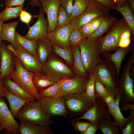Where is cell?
Returning a JSON list of instances; mask_svg holds the SVG:
<instances>
[{
    "label": "cell",
    "mask_w": 134,
    "mask_h": 134,
    "mask_svg": "<svg viewBox=\"0 0 134 134\" xmlns=\"http://www.w3.org/2000/svg\"><path fill=\"white\" fill-rule=\"evenodd\" d=\"M92 73L111 94L115 96L120 94L116 68L112 62L100 59Z\"/></svg>",
    "instance_id": "obj_1"
},
{
    "label": "cell",
    "mask_w": 134,
    "mask_h": 134,
    "mask_svg": "<svg viewBox=\"0 0 134 134\" xmlns=\"http://www.w3.org/2000/svg\"><path fill=\"white\" fill-rule=\"evenodd\" d=\"M35 100L26 103L16 117L19 121L27 120L38 125L50 127L54 124L53 121L43 109L39 100Z\"/></svg>",
    "instance_id": "obj_2"
},
{
    "label": "cell",
    "mask_w": 134,
    "mask_h": 134,
    "mask_svg": "<svg viewBox=\"0 0 134 134\" xmlns=\"http://www.w3.org/2000/svg\"><path fill=\"white\" fill-rule=\"evenodd\" d=\"M80 57L85 69L89 75L93 72L101 59V53L96 40L85 38L79 45Z\"/></svg>",
    "instance_id": "obj_3"
},
{
    "label": "cell",
    "mask_w": 134,
    "mask_h": 134,
    "mask_svg": "<svg viewBox=\"0 0 134 134\" xmlns=\"http://www.w3.org/2000/svg\"><path fill=\"white\" fill-rule=\"evenodd\" d=\"M15 63V68L8 76L27 93L39 100L40 98L39 92L35 88L32 81L34 73L24 68L16 57Z\"/></svg>",
    "instance_id": "obj_4"
},
{
    "label": "cell",
    "mask_w": 134,
    "mask_h": 134,
    "mask_svg": "<svg viewBox=\"0 0 134 134\" xmlns=\"http://www.w3.org/2000/svg\"><path fill=\"white\" fill-rule=\"evenodd\" d=\"M127 25L124 18H121L115 22L105 35L96 39L101 53H110L115 51L118 48L120 36Z\"/></svg>",
    "instance_id": "obj_5"
},
{
    "label": "cell",
    "mask_w": 134,
    "mask_h": 134,
    "mask_svg": "<svg viewBox=\"0 0 134 134\" xmlns=\"http://www.w3.org/2000/svg\"><path fill=\"white\" fill-rule=\"evenodd\" d=\"M42 70L54 83L71 78L73 75L71 69L52 53L42 65Z\"/></svg>",
    "instance_id": "obj_6"
},
{
    "label": "cell",
    "mask_w": 134,
    "mask_h": 134,
    "mask_svg": "<svg viewBox=\"0 0 134 134\" xmlns=\"http://www.w3.org/2000/svg\"><path fill=\"white\" fill-rule=\"evenodd\" d=\"M89 0L88 5L84 11L71 20L70 24L72 28L79 29L98 16L106 17L110 16V9L96 0Z\"/></svg>",
    "instance_id": "obj_7"
},
{
    "label": "cell",
    "mask_w": 134,
    "mask_h": 134,
    "mask_svg": "<svg viewBox=\"0 0 134 134\" xmlns=\"http://www.w3.org/2000/svg\"><path fill=\"white\" fill-rule=\"evenodd\" d=\"M133 62L127 61L123 67L120 76L118 79L121 98V106L126 104H134V81L130 77L129 70Z\"/></svg>",
    "instance_id": "obj_8"
},
{
    "label": "cell",
    "mask_w": 134,
    "mask_h": 134,
    "mask_svg": "<svg viewBox=\"0 0 134 134\" xmlns=\"http://www.w3.org/2000/svg\"><path fill=\"white\" fill-rule=\"evenodd\" d=\"M64 97L68 114L72 116L82 115L95 103L85 92L68 95Z\"/></svg>",
    "instance_id": "obj_9"
},
{
    "label": "cell",
    "mask_w": 134,
    "mask_h": 134,
    "mask_svg": "<svg viewBox=\"0 0 134 134\" xmlns=\"http://www.w3.org/2000/svg\"><path fill=\"white\" fill-rule=\"evenodd\" d=\"M41 106L50 117L58 116L65 117L68 114L64 96H52L40 98Z\"/></svg>",
    "instance_id": "obj_10"
},
{
    "label": "cell",
    "mask_w": 134,
    "mask_h": 134,
    "mask_svg": "<svg viewBox=\"0 0 134 134\" xmlns=\"http://www.w3.org/2000/svg\"><path fill=\"white\" fill-rule=\"evenodd\" d=\"M105 103L100 97L96 99L94 105L85 113L79 117L70 120L67 123L80 120H86L91 123L99 125L101 122L109 115Z\"/></svg>",
    "instance_id": "obj_11"
},
{
    "label": "cell",
    "mask_w": 134,
    "mask_h": 134,
    "mask_svg": "<svg viewBox=\"0 0 134 134\" xmlns=\"http://www.w3.org/2000/svg\"><path fill=\"white\" fill-rule=\"evenodd\" d=\"M19 123L12 115L4 97H0V127L7 134H19Z\"/></svg>",
    "instance_id": "obj_12"
},
{
    "label": "cell",
    "mask_w": 134,
    "mask_h": 134,
    "mask_svg": "<svg viewBox=\"0 0 134 134\" xmlns=\"http://www.w3.org/2000/svg\"><path fill=\"white\" fill-rule=\"evenodd\" d=\"M88 76L76 75L73 77L66 79L63 82L59 93L54 96H64L70 94L85 92Z\"/></svg>",
    "instance_id": "obj_13"
},
{
    "label": "cell",
    "mask_w": 134,
    "mask_h": 134,
    "mask_svg": "<svg viewBox=\"0 0 134 134\" xmlns=\"http://www.w3.org/2000/svg\"><path fill=\"white\" fill-rule=\"evenodd\" d=\"M33 17H37V20L32 26H29L28 32L24 37L28 39L36 41L46 37L49 32L48 22L41 7L38 14Z\"/></svg>",
    "instance_id": "obj_14"
},
{
    "label": "cell",
    "mask_w": 134,
    "mask_h": 134,
    "mask_svg": "<svg viewBox=\"0 0 134 134\" xmlns=\"http://www.w3.org/2000/svg\"><path fill=\"white\" fill-rule=\"evenodd\" d=\"M14 48L17 53L16 57L24 68L33 73L42 72V65L36 57L19 44Z\"/></svg>",
    "instance_id": "obj_15"
},
{
    "label": "cell",
    "mask_w": 134,
    "mask_h": 134,
    "mask_svg": "<svg viewBox=\"0 0 134 134\" xmlns=\"http://www.w3.org/2000/svg\"><path fill=\"white\" fill-rule=\"evenodd\" d=\"M72 28L70 24L58 29L48 32L47 38L53 44L71 51L69 43V36Z\"/></svg>",
    "instance_id": "obj_16"
},
{
    "label": "cell",
    "mask_w": 134,
    "mask_h": 134,
    "mask_svg": "<svg viewBox=\"0 0 134 134\" xmlns=\"http://www.w3.org/2000/svg\"><path fill=\"white\" fill-rule=\"evenodd\" d=\"M1 54L0 78L8 76L15 68L16 56L7 46L5 42L0 44Z\"/></svg>",
    "instance_id": "obj_17"
},
{
    "label": "cell",
    "mask_w": 134,
    "mask_h": 134,
    "mask_svg": "<svg viewBox=\"0 0 134 134\" xmlns=\"http://www.w3.org/2000/svg\"><path fill=\"white\" fill-rule=\"evenodd\" d=\"M41 7L47 16L49 32L56 28L58 12L61 6L60 0H40Z\"/></svg>",
    "instance_id": "obj_18"
},
{
    "label": "cell",
    "mask_w": 134,
    "mask_h": 134,
    "mask_svg": "<svg viewBox=\"0 0 134 134\" xmlns=\"http://www.w3.org/2000/svg\"><path fill=\"white\" fill-rule=\"evenodd\" d=\"M133 45L131 43L127 47H119L113 53H110L102 54L103 57L105 59L112 62L115 66L118 79L122 61L125 58L127 55L133 50Z\"/></svg>",
    "instance_id": "obj_19"
},
{
    "label": "cell",
    "mask_w": 134,
    "mask_h": 134,
    "mask_svg": "<svg viewBox=\"0 0 134 134\" xmlns=\"http://www.w3.org/2000/svg\"><path fill=\"white\" fill-rule=\"evenodd\" d=\"M18 128L19 134H53V132L50 127L38 125L29 121H20Z\"/></svg>",
    "instance_id": "obj_20"
},
{
    "label": "cell",
    "mask_w": 134,
    "mask_h": 134,
    "mask_svg": "<svg viewBox=\"0 0 134 134\" xmlns=\"http://www.w3.org/2000/svg\"><path fill=\"white\" fill-rule=\"evenodd\" d=\"M37 41V57L42 65L53 52V44L47 37L39 39Z\"/></svg>",
    "instance_id": "obj_21"
},
{
    "label": "cell",
    "mask_w": 134,
    "mask_h": 134,
    "mask_svg": "<svg viewBox=\"0 0 134 134\" xmlns=\"http://www.w3.org/2000/svg\"><path fill=\"white\" fill-rule=\"evenodd\" d=\"M3 97L5 98L8 103L10 110L13 116L16 117L19 111L27 102L31 101L23 99L14 95L6 89Z\"/></svg>",
    "instance_id": "obj_22"
},
{
    "label": "cell",
    "mask_w": 134,
    "mask_h": 134,
    "mask_svg": "<svg viewBox=\"0 0 134 134\" xmlns=\"http://www.w3.org/2000/svg\"><path fill=\"white\" fill-rule=\"evenodd\" d=\"M3 79L6 89L14 95L24 100H34L35 99L14 82L8 76Z\"/></svg>",
    "instance_id": "obj_23"
},
{
    "label": "cell",
    "mask_w": 134,
    "mask_h": 134,
    "mask_svg": "<svg viewBox=\"0 0 134 134\" xmlns=\"http://www.w3.org/2000/svg\"><path fill=\"white\" fill-rule=\"evenodd\" d=\"M18 24V21H17L3 24L1 39L9 42L14 47H16L18 45L14 38L16 28Z\"/></svg>",
    "instance_id": "obj_24"
},
{
    "label": "cell",
    "mask_w": 134,
    "mask_h": 134,
    "mask_svg": "<svg viewBox=\"0 0 134 134\" xmlns=\"http://www.w3.org/2000/svg\"><path fill=\"white\" fill-rule=\"evenodd\" d=\"M73 57V69L76 75L86 76V73L83 66L80 54L79 45L70 47Z\"/></svg>",
    "instance_id": "obj_25"
},
{
    "label": "cell",
    "mask_w": 134,
    "mask_h": 134,
    "mask_svg": "<svg viewBox=\"0 0 134 134\" xmlns=\"http://www.w3.org/2000/svg\"><path fill=\"white\" fill-rule=\"evenodd\" d=\"M114 9L119 12L123 16L130 29L133 40L134 37V16L127 1L121 6H116Z\"/></svg>",
    "instance_id": "obj_26"
},
{
    "label": "cell",
    "mask_w": 134,
    "mask_h": 134,
    "mask_svg": "<svg viewBox=\"0 0 134 134\" xmlns=\"http://www.w3.org/2000/svg\"><path fill=\"white\" fill-rule=\"evenodd\" d=\"M98 126V130L103 134H122L121 128L114 121H112L109 115Z\"/></svg>",
    "instance_id": "obj_27"
},
{
    "label": "cell",
    "mask_w": 134,
    "mask_h": 134,
    "mask_svg": "<svg viewBox=\"0 0 134 134\" xmlns=\"http://www.w3.org/2000/svg\"><path fill=\"white\" fill-rule=\"evenodd\" d=\"M14 38L17 43L21 45L37 58V41L27 39L24 36L20 34L16 30Z\"/></svg>",
    "instance_id": "obj_28"
},
{
    "label": "cell",
    "mask_w": 134,
    "mask_h": 134,
    "mask_svg": "<svg viewBox=\"0 0 134 134\" xmlns=\"http://www.w3.org/2000/svg\"><path fill=\"white\" fill-rule=\"evenodd\" d=\"M32 81L35 88L38 92L55 83L46 75L41 72L34 73Z\"/></svg>",
    "instance_id": "obj_29"
},
{
    "label": "cell",
    "mask_w": 134,
    "mask_h": 134,
    "mask_svg": "<svg viewBox=\"0 0 134 134\" xmlns=\"http://www.w3.org/2000/svg\"><path fill=\"white\" fill-rule=\"evenodd\" d=\"M118 20L116 17L113 16L105 17L99 28L90 36L88 37L96 40L101 37L111 28L115 22Z\"/></svg>",
    "instance_id": "obj_30"
},
{
    "label": "cell",
    "mask_w": 134,
    "mask_h": 134,
    "mask_svg": "<svg viewBox=\"0 0 134 134\" xmlns=\"http://www.w3.org/2000/svg\"><path fill=\"white\" fill-rule=\"evenodd\" d=\"M100 97L105 103L107 108V110L109 115L113 118L114 122L121 128H122V124L118 117L117 113L115 102V96L111 94L106 97Z\"/></svg>",
    "instance_id": "obj_31"
},
{
    "label": "cell",
    "mask_w": 134,
    "mask_h": 134,
    "mask_svg": "<svg viewBox=\"0 0 134 134\" xmlns=\"http://www.w3.org/2000/svg\"><path fill=\"white\" fill-rule=\"evenodd\" d=\"M23 7V5L15 7L6 6L0 13V21L3 22L11 19L17 18Z\"/></svg>",
    "instance_id": "obj_32"
},
{
    "label": "cell",
    "mask_w": 134,
    "mask_h": 134,
    "mask_svg": "<svg viewBox=\"0 0 134 134\" xmlns=\"http://www.w3.org/2000/svg\"><path fill=\"white\" fill-rule=\"evenodd\" d=\"M89 0H74L70 15L71 20L82 13L88 7Z\"/></svg>",
    "instance_id": "obj_33"
},
{
    "label": "cell",
    "mask_w": 134,
    "mask_h": 134,
    "mask_svg": "<svg viewBox=\"0 0 134 134\" xmlns=\"http://www.w3.org/2000/svg\"><path fill=\"white\" fill-rule=\"evenodd\" d=\"M66 79L62 80L39 92L40 98L54 96L57 95L60 92L62 84Z\"/></svg>",
    "instance_id": "obj_34"
},
{
    "label": "cell",
    "mask_w": 134,
    "mask_h": 134,
    "mask_svg": "<svg viewBox=\"0 0 134 134\" xmlns=\"http://www.w3.org/2000/svg\"><path fill=\"white\" fill-rule=\"evenodd\" d=\"M52 52L64 59L68 65H73V57L71 51L61 48L53 44Z\"/></svg>",
    "instance_id": "obj_35"
},
{
    "label": "cell",
    "mask_w": 134,
    "mask_h": 134,
    "mask_svg": "<svg viewBox=\"0 0 134 134\" xmlns=\"http://www.w3.org/2000/svg\"><path fill=\"white\" fill-rule=\"evenodd\" d=\"M96 77L94 73L90 72L89 74V79L87 83L85 93L95 103L97 97L95 92V84Z\"/></svg>",
    "instance_id": "obj_36"
},
{
    "label": "cell",
    "mask_w": 134,
    "mask_h": 134,
    "mask_svg": "<svg viewBox=\"0 0 134 134\" xmlns=\"http://www.w3.org/2000/svg\"><path fill=\"white\" fill-rule=\"evenodd\" d=\"M70 16L65 9L60 6L58 14L56 27L55 29L63 27L70 23Z\"/></svg>",
    "instance_id": "obj_37"
},
{
    "label": "cell",
    "mask_w": 134,
    "mask_h": 134,
    "mask_svg": "<svg viewBox=\"0 0 134 134\" xmlns=\"http://www.w3.org/2000/svg\"><path fill=\"white\" fill-rule=\"evenodd\" d=\"M85 38L79 29L72 28L69 37V45L70 47L79 45Z\"/></svg>",
    "instance_id": "obj_38"
},
{
    "label": "cell",
    "mask_w": 134,
    "mask_h": 134,
    "mask_svg": "<svg viewBox=\"0 0 134 134\" xmlns=\"http://www.w3.org/2000/svg\"><path fill=\"white\" fill-rule=\"evenodd\" d=\"M124 127L121 128L122 134H134V110H131Z\"/></svg>",
    "instance_id": "obj_39"
},
{
    "label": "cell",
    "mask_w": 134,
    "mask_h": 134,
    "mask_svg": "<svg viewBox=\"0 0 134 134\" xmlns=\"http://www.w3.org/2000/svg\"><path fill=\"white\" fill-rule=\"evenodd\" d=\"M95 92L97 97H106L111 94L104 85L96 78L95 81Z\"/></svg>",
    "instance_id": "obj_40"
},
{
    "label": "cell",
    "mask_w": 134,
    "mask_h": 134,
    "mask_svg": "<svg viewBox=\"0 0 134 134\" xmlns=\"http://www.w3.org/2000/svg\"><path fill=\"white\" fill-rule=\"evenodd\" d=\"M120 94L116 95L115 96V102L117 115L122 124V128H123L125 126L126 122L128 119V117H125L121 113L120 107Z\"/></svg>",
    "instance_id": "obj_41"
},
{
    "label": "cell",
    "mask_w": 134,
    "mask_h": 134,
    "mask_svg": "<svg viewBox=\"0 0 134 134\" xmlns=\"http://www.w3.org/2000/svg\"><path fill=\"white\" fill-rule=\"evenodd\" d=\"M70 123L74 129L81 134L86 130L91 124L88 121L80 122L78 120L72 121Z\"/></svg>",
    "instance_id": "obj_42"
},
{
    "label": "cell",
    "mask_w": 134,
    "mask_h": 134,
    "mask_svg": "<svg viewBox=\"0 0 134 134\" xmlns=\"http://www.w3.org/2000/svg\"><path fill=\"white\" fill-rule=\"evenodd\" d=\"M105 17L99 16L93 19L91 25L90 36L99 28Z\"/></svg>",
    "instance_id": "obj_43"
},
{
    "label": "cell",
    "mask_w": 134,
    "mask_h": 134,
    "mask_svg": "<svg viewBox=\"0 0 134 134\" xmlns=\"http://www.w3.org/2000/svg\"><path fill=\"white\" fill-rule=\"evenodd\" d=\"M21 21L26 24L29 27L30 23L33 17L30 13L22 9L19 15Z\"/></svg>",
    "instance_id": "obj_44"
},
{
    "label": "cell",
    "mask_w": 134,
    "mask_h": 134,
    "mask_svg": "<svg viewBox=\"0 0 134 134\" xmlns=\"http://www.w3.org/2000/svg\"><path fill=\"white\" fill-rule=\"evenodd\" d=\"M74 0H60V4L70 16L72 10Z\"/></svg>",
    "instance_id": "obj_45"
},
{
    "label": "cell",
    "mask_w": 134,
    "mask_h": 134,
    "mask_svg": "<svg viewBox=\"0 0 134 134\" xmlns=\"http://www.w3.org/2000/svg\"><path fill=\"white\" fill-rule=\"evenodd\" d=\"M93 20L83 25L79 28L82 34L85 38L88 37L90 36L91 25Z\"/></svg>",
    "instance_id": "obj_46"
},
{
    "label": "cell",
    "mask_w": 134,
    "mask_h": 134,
    "mask_svg": "<svg viewBox=\"0 0 134 134\" xmlns=\"http://www.w3.org/2000/svg\"><path fill=\"white\" fill-rule=\"evenodd\" d=\"M26 0H5L4 4L6 6L13 7L23 5ZM30 1V0H28Z\"/></svg>",
    "instance_id": "obj_47"
},
{
    "label": "cell",
    "mask_w": 134,
    "mask_h": 134,
    "mask_svg": "<svg viewBox=\"0 0 134 134\" xmlns=\"http://www.w3.org/2000/svg\"><path fill=\"white\" fill-rule=\"evenodd\" d=\"M110 9H114L116 6L113 0H95Z\"/></svg>",
    "instance_id": "obj_48"
},
{
    "label": "cell",
    "mask_w": 134,
    "mask_h": 134,
    "mask_svg": "<svg viewBox=\"0 0 134 134\" xmlns=\"http://www.w3.org/2000/svg\"><path fill=\"white\" fill-rule=\"evenodd\" d=\"M98 125L91 123L87 129L82 134H95L98 130Z\"/></svg>",
    "instance_id": "obj_49"
},
{
    "label": "cell",
    "mask_w": 134,
    "mask_h": 134,
    "mask_svg": "<svg viewBox=\"0 0 134 134\" xmlns=\"http://www.w3.org/2000/svg\"><path fill=\"white\" fill-rule=\"evenodd\" d=\"M131 35L130 29L127 25L121 33L119 38V41L127 38H130Z\"/></svg>",
    "instance_id": "obj_50"
},
{
    "label": "cell",
    "mask_w": 134,
    "mask_h": 134,
    "mask_svg": "<svg viewBox=\"0 0 134 134\" xmlns=\"http://www.w3.org/2000/svg\"><path fill=\"white\" fill-rule=\"evenodd\" d=\"M131 43L130 38H128L120 40L118 43L119 47L126 48L128 47Z\"/></svg>",
    "instance_id": "obj_51"
},
{
    "label": "cell",
    "mask_w": 134,
    "mask_h": 134,
    "mask_svg": "<svg viewBox=\"0 0 134 134\" xmlns=\"http://www.w3.org/2000/svg\"><path fill=\"white\" fill-rule=\"evenodd\" d=\"M120 108L121 110L123 111H126L129 109L134 110V104H126L121 106Z\"/></svg>",
    "instance_id": "obj_52"
},
{
    "label": "cell",
    "mask_w": 134,
    "mask_h": 134,
    "mask_svg": "<svg viewBox=\"0 0 134 134\" xmlns=\"http://www.w3.org/2000/svg\"><path fill=\"white\" fill-rule=\"evenodd\" d=\"M6 90L3 82V79H0V97H3L4 93Z\"/></svg>",
    "instance_id": "obj_53"
},
{
    "label": "cell",
    "mask_w": 134,
    "mask_h": 134,
    "mask_svg": "<svg viewBox=\"0 0 134 134\" xmlns=\"http://www.w3.org/2000/svg\"><path fill=\"white\" fill-rule=\"evenodd\" d=\"M40 0H30L29 5L32 6H37L41 7V5L39 2Z\"/></svg>",
    "instance_id": "obj_54"
},
{
    "label": "cell",
    "mask_w": 134,
    "mask_h": 134,
    "mask_svg": "<svg viewBox=\"0 0 134 134\" xmlns=\"http://www.w3.org/2000/svg\"><path fill=\"white\" fill-rule=\"evenodd\" d=\"M128 0H113L116 6H121L123 5Z\"/></svg>",
    "instance_id": "obj_55"
},
{
    "label": "cell",
    "mask_w": 134,
    "mask_h": 134,
    "mask_svg": "<svg viewBox=\"0 0 134 134\" xmlns=\"http://www.w3.org/2000/svg\"><path fill=\"white\" fill-rule=\"evenodd\" d=\"M127 2L132 11L134 13V0H128Z\"/></svg>",
    "instance_id": "obj_56"
},
{
    "label": "cell",
    "mask_w": 134,
    "mask_h": 134,
    "mask_svg": "<svg viewBox=\"0 0 134 134\" xmlns=\"http://www.w3.org/2000/svg\"><path fill=\"white\" fill-rule=\"evenodd\" d=\"M8 48L14 54L16 57H17V54L16 51L12 45L11 44H8L7 45Z\"/></svg>",
    "instance_id": "obj_57"
},
{
    "label": "cell",
    "mask_w": 134,
    "mask_h": 134,
    "mask_svg": "<svg viewBox=\"0 0 134 134\" xmlns=\"http://www.w3.org/2000/svg\"><path fill=\"white\" fill-rule=\"evenodd\" d=\"M129 73L130 76L134 77V65L133 64L130 67L129 70Z\"/></svg>",
    "instance_id": "obj_58"
},
{
    "label": "cell",
    "mask_w": 134,
    "mask_h": 134,
    "mask_svg": "<svg viewBox=\"0 0 134 134\" xmlns=\"http://www.w3.org/2000/svg\"><path fill=\"white\" fill-rule=\"evenodd\" d=\"M3 24V22L0 21V44L2 42L1 39V36Z\"/></svg>",
    "instance_id": "obj_59"
},
{
    "label": "cell",
    "mask_w": 134,
    "mask_h": 134,
    "mask_svg": "<svg viewBox=\"0 0 134 134\" xmlns=\"http://www.w3.org/2000/svg\"><path fill=\"white\" fill-rule=\"evenodd\" d=\"M0 61H1V54L0 52V79L1 72H0Z\"/></svg>",
    "instance_id": "obj_60"
},
{
    "label": "cell",
    "mask_w": 134,
    "mask_h": 134,
    "mask_svg": "<svg viewBox=\"0 0 134 134\" xmlns=\"http://www.w3.org/2000/svg\"><path fill=\"white\" fill-rule=\"evenodd\" d=\"M2 130L1 128L0 127V134H1V131H2Z\"/></svg>",
    "instance_id": "obj_61"
}]
</instances>
